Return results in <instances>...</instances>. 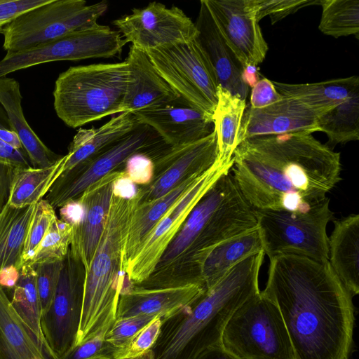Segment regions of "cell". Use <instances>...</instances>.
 <instances>
[{"label": "cell", "instance_id": "cell-24", "mask_svg": "<svg viewBox=\"0 0 359 359\" xmlns=\"http://www.w3.org/2000/svg\"><path fill=\"white\" fill-rule=\"evenodd\" d=\"M262 251L257 228L225 240L191 256L195 271L205 290L212 287L234 265Z\"/></svg>", "mask_w": 359, "mask_h": 359}, {"label": "cell", "instance_id": "cell-1", "mask_svg": "<svg viewBox=\"0 0 359 359\" xmlns=\"http://www.w3.org/2000/svg\"><path fill=\"white\" fill-rule=\"evenodd\" d=\"M261 292L280 313L293 359H349L355 322L353 296L328 261L294 255L272 257Z\"/></svg>", "mask_w": 359, "mask_h": 359}, {"label": "cell", "instance_id": "cell-13", "mask_svg": "<svg viewBox=\"0 0 359 359\" xmlns=\"http://www.w3.org/2000/svg\"><path fill=\"white\" fill-rule=\"evenodd\" d=\"M164 142L149 126L141 123L106 150L61 174L45 196L55 209L78 198L90 185L116 170L133 154L147 153Z\"/></svg>", "mask_w": 359, "mask_h": 359}, {"label": "cell", "instance_id": "cell-29", "mask_svg": "<svg viewBox=\"0 0 359 359\" xmlns=\"http://www.w3.org/2000/svg\"><path fill=\"white\" fill-rule=\"evenodd\" d=\"M204 173L195 174L188 177L165 195L158 198L140 202L138 204L133 215L123 248V269L147 234L168 209L190 189Z\"/></svg>", "mask_w": 359, "mask_h": 359}, {"label": "cell", "instance_id": "cell-42", "mask_svg": "<svg viewBox=\"0 0 359 359\" xmlns=\"http://www.w3.org/2000/svg\"><path fill=\"white\" fill-rule=\"evenodd\" d=\"M0 163L15 168L32 167L20 138L13 130L0 128Z\"/></svg>", "mask_w": 359, "mask_h": 359}, {"label": "cell", "instance_id": "cell-44", "mask_svg": "<svg viewBox=\"0 0 359 359\" xmlns=\"http://www.w3.org/2000/svg\"><path fill=\"white\" fill-rule=\"evenodd\" d=\"M126 177L135 184L149 185L155 174L154 160L147 153H136L124 163Z\"/></svg>", "mask_w": 359, "mask_h": 359}, {"label": "cell", "instance_id": "cell-17", "mask_svg": "<svg viewBox=\"0 0 359 359\" xmlns=\"http://www.w3.org/2000/svg\"><path fill=\"white\" fill-rule=\"evenodd\" d=\"M216 135L213 131L198 140L170 147L154 160L155 174L152 182L142 189L141 202L158 198L184 180L208 170L217 159Z\"/></svg>", "mask_w": 359, "mask_h": 359}, {"label": "cell", "instance_id": "cell-55", "mask_svg": "<svg viewBox=\"0 0 359 359\" xmlns=\"http://www.w3.org/2000/svg\"><path fill=\"white\" fill-rule=\"evenodd\" d=\"M0 359H10L0 344Z\"/></svg>", "mask_w": 359, "mask_h": 359}, {"label": "cell", "instance_id": "cell-16", "mask_svg": "<svg viewBox=\"0 0 359 359\" xmlns=\"http://www.w3.org/2000/svg\"><path fill=\"white\" fill-rule=\"evenodd\" d=\"M226 44L243 69L258 66L269 50L257 20L256 0H205Z\"/></svg>", "mask_w": 359, "mask_h": 359}, {"label": "cell", "instance_id": "cell-36", "mask_svg": "<svg viewBox=\"0 0 359 359\" xmlns=\"http://www.w3.org/2000/svg\"><path fill=\"white\" fill-rule=\"evenodd\" d=\"M322 14L318 25L324 34L339 38L359 33L358 0H320Z\"/></svg>", "mask_w": 359, "mask_h": 359}, {"label": "cell", "instance_id": "cell-35", "mask_svg": "<svg viewBox=\"0 0 359 359\" xmlns=\"http://www.w3.org/2000/svg\"><path fill=\"white\" fill-rule=\"evenodd\" d=\"M318 132L325 133L329 143L345 144L359 139V89L344 102L321 115Z\"/></svg>", "mask_w": 359, "mask_h": 359}, {"label": "cell", "instance_id": "cell-27", "mask_svg": "<svg viewBox=\"0 0 359 359\" xmlns=\"http://www.w3.org/2000/svg\"><path fill=\"white\" fill-rule=\"evenodd\" d=\"M20 84L13 78L0 77V104L4 109L11 130L14 131L34 168L49 167L62 156L48 148L27 122L22 108Z\"/></svg>", "mask_w": 359, "mask_h": 359}, {"label": "cell", "instance_id": "cell-7", "mask_svg": "<svg viewBox=\"0 0 359 359\" xmlns=\"http://www.w3.org/2000/svg\"><path fill=\"white\" fill-rule=\"evenodd\" d=\"M221 345L238 359H293L280 313L261 290L230 317L222 334Z\"/></svg>", "mask_w": 359, "mask_h": 359}, {"label": "cell", "instance_id": "cell-50", "mask_svg": "<svg viewBox=\"0 0 359 359\" xmlns=\"http://www.w3.org/2000/svg\"><path fill=\"white\" fill-rule=\"evenodd\" d=\"M20 271L15 267L4 269L0 273V287L4 290L5 289L13 290L18 280Z\"/></svg>", "mask_w": 359, "mask_h": 359}, {"label": "cell", "instance_id": "cell-45", "mask_svg": "<svg viewBox=\"0 0 359 359\" xmlns=\"http://www.w3.org/2000/svg\"><path fill=\"white\" fill-rule=\"evenodd\" d=\"M161 325V318L156 317L137 334L130 345L118 354L117 359L134 358L151 350L158 339Z\"/></svg>", "mask_w": 359, "mask_h": 359}, {"label": "cell", "instance_id": "cell-12", "mask_svg": "<svg viewBox=\"0 0 359 359\" xmlns=\"http://www.w3.org/2000/svg\"><path fill=\"white\" fill-rule=\"evenodd\" d=\"M126 43L118 31L98 24L29 49L6 52L0 60V77L49 62L112 57Z\"/></svg>", "mask_w": 359, "mask_h": 359}, {"label": "cell", "instance_id": "cell-26", "mask_svg": "<svg viewBox=\"0 0 359 359\" xmlns=\"http://www.w3.org/2000/svg\"><path fill=\"white\" fill-rule=\"evenodd\" d=\"M141 124L134 114L122 112L99 128H81L63 156L62 173L88 161L132 132Z\"/></svg>", "mask_w": 359, "mask_h": 359}, {"label": "cell", "instance_id": "cell-11", "mask_svg": "<svg viewBox=\"0 0 359 359\" xmlns=\"http://www.w3.org/2000/svg\"><path fill=\"white\" fill-rule=\"evenodd\" d=\"M232 165L233 162L223 164L216 160L198 182L168 209L126 264L124 271L129 283H142L151 276L192 209L220 176L231 170Z\"/></svg>", "mask_w": 359, "mask_h": 359}, {"label": "cell", "instance_id": "cell-46", "mask_svg": "<svg viewBox=\"0 0 359 359\" xmlns=\"http://www.w3.org/2000/svg\"><path fill=\"white\" fill-rule=\"evenodd\" d=\"M50 0H0V33L20 15L48 3Z\"/></svg>", "mask_w": 359, "mask_h": 359}, {"label": "cell", "instance_id": "cell-31", "mask_svg": "<svg viewBox=\"0 0 359 359\" xmlns=\"http://www.w3.org/2000/svg\"><path fill=\"white\" fill-rule=\"evenodd\" d=\"M13 290L11 304L29 333L48 359H57L47 345L41 327V309L36 287V273L33 265L23 264Z\"/></svg>", "mask_w": 359, "mask_h": 359}, {"label": "cell", "instance_id": "cell-40", "mask_svg": "<svg viewBox=\"0 0 359 359\" xmlns=\"http://www.w3.org/2000/svg\"><path fill=\"white\" fill-rule=\"evenodd\" d=\"M62 261L43 262L33 265L36 273V287L40 300L41 316L48 310L53 302Z\"/></svg>", "mask_w": 359, "mask_h": 359}, {"label": "cell", "instance_id": "cell-49", "mask_svg": "<svg viewBox=\"0 0 359 359\" xmlns=\"http://www.w3.org/2000/svg\"><path fill=\"white\" fill-rule=\"evenodd\" d=\"M194 359H238L227 351H226L221 344L210 346L200 353Z\"/></svg>", "mask_w": 359, "mask_h": 359}, {"label": "cell", "instance_id": "cell-3", "mask_svg": "<svg viewBox=\"0 0 359 359\" xmlns=\"http://www.w3.org/2000/svg\"><path fill=\"white\" fill-rule=\"evenodd\" d=\"M265 254L250 255L232 268L192 304L162 321L151 348L154 359H194L204 349L221 344L232 314L257 294Z\"/></svg>", "mask_w": 359, "mask_h": 359}, {"label": "cell", "instance_id": "cell-51", "mask_svg": "<svg viewBox=\"0 0 359 359\" xmlns=\"http://www.w3.org/2000/svg\"><path fill=\"white\" fill-rule=\"evenodd\" d=\"M258 67L255 65H248L243 69L241 78L245 85L252 88L259 80Z\"/></svg>", "mask_w": 359, "mask_h": 359}, {"label": "cell", "instance_id": "cell-30", "mask_svg": "<svg viewBox=\"0 0 359 359\" xmlns=\"http://www.w3.org/2000/svg\"><path fill=\"white\" fill-rule=\"evenodd\" d=\"M217 102L213 115V127L217 141V161L229 164L233 161L239 145V132L246 101L217 87Z\"/></svg>", "mask_w": 359, "mask_h": 359}, {"label": "cell", "instance_id": "cell-48", "mask_svg": "<svg viewBox=\"0 0 359 359\" xmlns=\"http://www.w3.org/2000/svg\"><path fill=\"white\" fill-rule=\"evenodd\" d=\"M15 168L0 163V212L8 203Z\"/></svg>", "mask_w": 359, "mask_h": 359}, {"label": "cell", "instance_id": "cell-9", "mask_svg": "<svg viewBox=\"0 0 359 359\" xmlns=\"http://www.w3.org/2000/svg\"><path fill=\"white\" fill-rule=\"evenodd\" d=\"M107 8L106 1L87 5L83 0H50L6 25L3 47L18 52L95 27Z\"/></svg>", "mask_w": 359, "mask_h": 359}, {"label": "cell", "instance_id": "cell-43", "mask_svg": "<svg viewBox=\"0 0 359 359\" xmlns=\"http://www.w3.org/2000/svg\"><path fill=\"white\" fill-rule=\"evenodd\" d=\"M112 324L103 327L93 337L74 347L60 359H91L104 353H112L116 359L118 351L105 341V336Z\"/></svg>", "mask_w": 359, "mask_h": 359}, {"label": "cell", "instance_id": "cell-20", "mask_svg": "<svg viewBox=\"0 0 359 359\" xmlns=\"http://www.w3.org/2000/svg\"><path fill=\"white\" fill-rule=\"evenodd\" d=\"M318 117L299 101L284 96L264 108L252 109L247 104L239 132V144L255 137L318 132Z\"/></svg>", "mask_w": 359, "mask_h": 359}, {"label": "cell", "instance_id": "cell-6", "mask_svg": "<svg viewBox=\"0 0 359 359\" xmlns=\"http://www.w3.org/2000/svg\"><path fill=\"white\" fill-rule=\"evenodd\" d=\"M129 80L126 60L70 67L55 81V112L67 126L74 128L122 113Z\"/></svg>", "mask_w": 359, "mask_h": 359}, {"label": "cell", "instance_id": "cell-33", "mask_svg": "<svg viewBox=\"0 0 359 359\" xmlns=\"http://www.w3.org/2000/svg\"><path fill=\"white\" fill-rule=\"evenodd\" d=\"M0 344L10 359H48L0 287Z\"/></svg>", "mask_w": 359, "mask_h": 359}, {"label": "cell", "instance_id": "cell-53", "mask_svg": "<svg viewBox=\"0 0 359 359\" xmlns=\"http://www.w3.org/2000/svg\"><path fill=\"white\" fill-rule=\"evenodd\" d=\"M124 359H154V354L151 349L136 357Z\"/></svg>", "mask_w": 359, "mask_h": 359}, {"label": "cell", "instance_id": "cell-14", "mask_svg": "<svg viewBox=\"0 0 359 359\" xmlns=\"http://www.w3.org/2000/svg\"><path fill=\"white\" fill-rule=\"evenodd\" d=\"M83 282V266L69 250L62 261L51 305L41 318L46 342L57 359L75 346L81 316Z\"/></svg>", "mask_w": 359, "mask_h": 359}, {"label": "cell", "instance_id": "cell-2", "mask_svg": "<svg viewBox=\"0 0 359 359\" xmlns=\"http://www.w3.org/2000/svg\"><path fill=\"white\" fill-rule=\"evenodd\" d=\"M340 153L312 133L260 136L242 141L231 173L255 209L306 212L341 178Z\"/></svg>", "mask_w": 359, "mask_h": 359}, {"label": "cell", "instance_id": "cell-15", "mask_svg": "<svg viewBox=\"0 0 359 359\" xmlns=\"http://www.w3.org/2000/svg\"><path fill=\"white\" fill-rule=\"evenodd\" d=\"M113 24L127 43L143 51L189 41L198 34L195 23L182 9L158 2L134 8Z\"/></svg>", "mask_w": 359, "mask_h": 359}, {"label": "cell", "instance_id": "cell-10", "mask_svg": "<svg viewBox=\"0 0 359 359\" xmlns=\"http://www.w3.org/2000/svg\"><path fill=\"white\" fill-rule=\"evenodd\" d=\"M154 68L174 90L213 123L218 84L197 36L146 51Z\"/></svg>", "mask_w": 359, "mask_h": 359}, {"label": "cell", "instance_id": "cell-25", "mask_svg": "<svg viewBox=\"0 0 359 359\" xmlns=\"http://www.w3.org/2000/svg\"><path fill=\"white\" fill-rule=\"evenodd\" d=\"M333 223L328 237V262L353 297L359 293V215L350 214Z\"/></svg>", "mask_w": 359, "mask_h": 359}, {"label": "cell", "instance_id": "cell-52", "mask_svg": "<svg viewBox=\"0 0 359 359\" xmlns=\"http://www.w3.org/2000/svg\"><path fill=\"white\" fill-rule=\"evenodd\" d=\"M0 128L11 130L8 116L0 104Z\"/></svg>", "mask_w": 359, "mask_h": 359}, {"label": "cell", "instance_id": "cell-28", "mask_svg": "<svg viewBox=\"0 0 359 359\" xmlns=\"http://www.w3.org/2000/svg\"><path fill=\"white\" fill-rule=\"evenodd\" d=\"M273 83L281 95L299 101L319 116L344 102L359 89L358 76L316 83Z\"/></svg>", "mask_w": 359, "mask_h": 359}, {"label": "cell", "instance_id": "cell-21", "mask_svg": "<svg viewBox=\"0 0 359 359\" xmlns=\"http://www.w3.org/2000/svg\"><path fill=\"white\" fill-rule=\"evenodd\" d=\"M133 114L170 147L198 140L214 130L212 121L182 97Z\"/></svg>", "mask_w": 359, "mask_h": 359}, {"label": "cell", "instance_id": "cell-8", "mask_svg": "<svg viewBox=\"0 0 359 359\" xmlns=\"http://www.w3.org/2000/svg\"><path fill=\"white\" fill-rule=\"evenodd\" d=\"M330 202L327 197L306 212L254 208L265 255H294L327 262V226L334 217Z\"/></svg>", "mask_w": 359, "mask_h": 359}, {"label": "cell", "instance_id": "cell-47", "mask_svg": "<svg viewBox=\"0 0 359 359\" xmlns=\"http://www.w3.org/2000/svg\"><path fill=\"white\" fill-rule=\"evenodd\" d=\"M282 97L273 81L262 78L251 88L248 106L252 109L264 108L278 102Z\"/></svg>", "mask_w": 359, "mask_h": 359}, {"label": "cell", "instance_id": "cell-22", "mask_svg": "<svg viewBox=\"0 0 359 359\" xmlns=\"http://www.w3.org/2000/svg\"><path fill=\"white\" fill-rule=\"evenodd\" d=\"M200 4L195 23L197 39L213 68L218 86L246 101L250 88L242 80L243 67L221 34L205 0Z\"/></svg>", "mask_w": 359, "mask_h": 359}, {"label": "cell", "instance_id": "cell-39", "mask_svg": "<svg viewBox=\"0 0 359 359\" xmlns=\"http://www.w3.org/2000/svg\"><path fill=\"white\" fill-rule=\"evenodd\" d=\"M156 317L154 315H138L116 319L105 336V341L120 353L124 351L137 334Z\"/></svg>", "mask_w": 359, "mask_h": 359}, {"label": "cell", "instance_id": "cell-23", "mask_svg": "<svg viewBox=\"0 0 359 359\" xmlns=\"http://www.w3.org/2000/svg\"><path fill=\"white\" fill-rule=\"evenodd\" d=\"M126 60L130 80L123 102V112L134 113L180 98L158 74L145 52L131 45Z\"/></svg>", "mask_w": 359, "mask_h": 359}, {"label": "cell", "instance_id": "cell-38", "mask_svg": "<svg viewBox=\"0 0 359 359\" xmlns=\"http://www.w3.org/2000/svg\"><path fill=\"white\" fill-rule=\"evenodd\" d=\"M56 217L55 209L47 200L43 198L36 204L23 248L24 264L34 257L50 224Z\"/></svg>", "mask_w": 359, "mask_h": 359}, {"label": "cell", "instance_id": "cell-34", "mask_svg": "<svg viewBox=\"0 0 359 359\" xmlns=\"http://www.w3.org/2000/svg\"><path fill=\"white\" fill-rule=\"evenodd\" d=\"M63 156L43 168H15L8 204L15 208L37 204L62 174Z\"/></svg>", "mask_w": 359, "mask_h": 359}, {"label": "cell", "instance_id": "cell-5", "mask_svg": "<svg viewBox=\"0 0 359 359\" xmlns=\"http://www.w3.org/2000/svg\"><path fill=\"white\" fill-rule=\"evenodd\" d=\"M257 227L254 208L242 194L231 170H228L192 209L156 271L176 264L184 255L206 250Z\"/></svg>", "mask_w": 359, "mask_h": 359}, {"label": "cell", "instance_id": "cell-37", "mask_svg": "<svg viewBox=\"0 0 359 359\" xmlns=\"http://www.w3.org/2000/svg\"><path fill=\"white\" fill-rule=\"evenodd\" d=\"M74 227L56 217L50 224L34 257L26 264L62 261L67 256L72 241Z\"/></svg>", "mask_w": 359, "mask_h": 359}, {"label": "cell", "instance_id": "cell-19", "mask_svg": "<svg viewBox=\"0 0 359 359\" xmlns=\"http://www.w3.org/2000/svg\"><path fill=\"white\" fill-rule=\"evenodd\" d=\"M123 170H114L86 189L76 198L81 207L79 222L74 226L69 252L72 257L87 269L104 231L114 182Z\"/></svg>", "mask_w": 359, "mask_h": 359}, {"label": "cell", "instance_id": "cell-54", "mask_svg": "<svg viewBox=\"0 0 359 359\" xmlns=\"http://www.w3.org/2000/svg\"><path fill=\"white\" fill-rule=\"evenodd\" d=\"M91 359H116L115 356L112 353H104L98 356H96Z\"/></svg>", "mask_w": 359, "mask_h": 359}, {"label": "cell", "instance_id": "cell-41", "mask_svg": "<svg viewBox=\"0 0 359 359\" xmlns=\"http://www.w3.org/2000/svg\"><path fill=\"white\" fill-rule=\"evenodd\" d=\"M319 4L320 0H256L257 20L269 15L273 25L304 7Z\"/></svg>", "mask_w": 359, "mask_h": 359}, {"label": "cell", "instance_id": "cell-32", "mask_svg": "<svg viewBox=\"0 0 359 359\" xmlns=\"http://www.w3.org/2000/svg\"><path fill=\"white\" fill-rule=\"evenodd\" d=\"M35 205L15 208L7 204L0 212V273L22 267L25 241Z\"/></svg>", "mask_w": 359, "mask_h": 359}, {"label": "cell", "instance_id": "cell-4", "mask_svg": "<svg viewBox=\"0 0 359 359\" xmlns=\"http://www.w3.org/2000/svg\"><path fill=\"white\" fill-rule=\"evenodd\" d=\"M142 197L141 189L131 197L113 189L104 231L90 264L84 271L81 316L74 347L116 320L119 296L128 283L122 261L123 248Z\"/></svg>", "mask_w": 359, "mask_h": 359}, {"label": "cell", "instance_id": "cell-18", "mask_svg": "<svg viewBox=\"0 0 359 359\" xmlns=\"http://www.w3.org/2000/svg\"><path fill=\"white\" fill-rule=\"evenodd\" d=\"M205 290L200 281L149 287L130 284L119 296L116 319L154 315L163 321L192 304Z\"/></svg>", "mask_w": 359, "mask_h": 359}]
</instances>
